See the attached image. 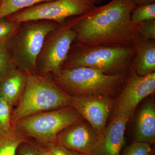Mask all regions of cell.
I'll list each match as a JSON object with an SVG mask.
<instances>
[{"label": "cell", "mask_w": 155, "mask_h": 155, "mask_svg": "<svg viewBox=\"0 0 155 155\" xmlns=\"http://www.w3.org/2000/svg\"><path fill=\"white\" fill-rule=\"evenodd\" d=\"M135 6L130 0H111L65 22L75 31L78 43L134 46L140 37L138 24H134L130 18Z\"/></svg>", "instance_id": "1"}, {"label": "cell", "mask_w": 155, "mask_h": 155, "mask_svg": "<svg viewBox=\"0 0 155 155\" xmlns=\"http://www.w3.org/2000/svg\"><path fill=\"white\" fill-rule=\"evenodd\" d=\"M25 90L11 114L12 127L20 119L41 112L71 107L72 97L45 75L26 72Z\"/></svg>", "instance_id": "2"}, {"label": "cell", "mask_w": 155, "mask_h": 155, "mask_svg": "<svg viewBox=\"0 0 155 155\" xmlns=\"http://www.w3.org/2000/svg\"><path fill=\"white\" fill-rule=\"evenodd\" d=\"M135 54L133 46L87 45L73 44L62 69L89 67L107 75L127 72Z\"/></svg>", "instance_id": "3"}, {"label": "cell", "mask_w": 155, "mask_h": 155, "mask_svg": "<svg viewBox=\"0 0 155 155\" xmlns=\"http://www.w3.org/2000/svg\"><path fill=\"white\" fill-rule=\"evenodd\" d=\"M127 72L107 75L89 67H71L61 69L53 81L70 95L102 94L111 97L123 86Z\"/></svg>", "instance_id": "4"}, {"label": "cell", "mask_w": 155, "mask_h": 155, "mask_svg": "<svg viewBox=\"0 0 155 155\" xmlns=\"http://www.w3.org/2000/svg\"><path fill=\"white\" fill-rule=\"evenodd\" d=\"M59 24L54 21L36 20L22 23L8 42L12 59L17 68L36 73L37 58L48 34Z\"/></svg>", "instance_id": "5"}, {"label": "cell", "mask_w": 155, "mask_h": 155, "mask_svg": "<svg viewBox=\"0 0 155 155\" xmlns=\"http://www.w3.org/2000/svg\"><path fill=\"white\" fill-rule=\"evenodd\" d=\"M83 119L70 106L27 116L19 120L13 127L46 145L57 141L62 130Z\"/></svg>", "instance_id": "6"}, {"label": "cell", "mask_w": 155, "mask_h": 155, "mask_svg": "<svg viewBox=\"0 0 155 155\" xmlns=\"http://www.w3.org/2000/svg\"><path fill=\"white\" fill-rule=\"evenodd\" d=\"M104 0H55L23 9L6 18L17 23L48 20L61 25L67 19L86 14Z\"/></svg>", "instance_id": "7"}, {"label": "cell", "mask_w": 155, "mask_h": 155, "mask_svg": "<svg viewBox=\"0 0 155 155\" xmlns=\"http://www.w3.org/2000/svg\"><path fill=\"white\" fill-rule=\"evenodd\" d=\"M76 38L74 31L65 22L48 34L37 61L38 75L45 76L50 73L54 76L57 75Z\"/></svg>", "instance_id": "8"}, {"label": "cell", "mask_w": 155, "mask_h": 155, "mask_svg": "<svg viewBox=\"0 0 155 155\" xmlns=\"http://www.w3.org/2000/svg\"><path fill=\"white\" fill-rule=\"evenodd\" d=\"M116 104V113L133 116L140 103L155 91V72L139 75L132 68L128 72Z\"/></svg>", "instance_id": "9"}, {"label": "cell", "mask_w": 155, "mask_h": 155, "mask_svg": "<svg viewBox=\"0 0 155 155\" xmlns=\"http://www.w3.org/2000/svg\"><path fill=\"white\" fill-rule=\"evenodd\" d=\"M72 107L101 139L114 105L112 97L102 94L71 95Z\"/></svg>", "instance_id": "10"}, {"label": "cell", "mask_w": 155, "mask_h": 155, "mask_svg": "<svg viewBox=\"0 0 155 155\" xmlns=\"http://www.w3.org/2000/svg\"><path fill=\"white\" fill-rule=\"evenodd\" d=\"M101 140V137L91 126L81 121L62 130L57 141L82 155H94Z\"/></svg>", "instance_id": "11"}, {"label": "cell", "mask_w": 155, "mask_h": 155, "mask_svg": "<svg viewBox=\"0 0 155 155\" xmlns=\"http://www.w3.org/2000/svg\"><path fill=\"white\" fill-rule=\"evenodd\" d=\"M130 118L116 113L114 119L106 127L99 145L94 155H119L125 143L126 124Z\"/></svg>", "instance_id": "12"}, {"label": "cell", "mask_w": 155, "mask_h": 155, "mask_svg": "<svg viewBox=\"0 0 155 155\" xmlns=\"http://www.w3.org/2000/svg\"><path fill=\"white\" fill-rule=\"evenodd\" d=\"M135 54L131 68L139 75L144 76L155 71V40L139 37L134 45Z\"/></svg>", "instance_id": "13"}, {"label": "cell", "mask_w": 155, "mask_h": 155, "mask_svg": "<svg viewBox=\"0 0 155 155\" xmlns=\"http://www.w3.org/2000/svg\"><path fill=\"white\" fill-rule=\"evenodd\" d=\"M27 73L17 68L0 81V95L11 106L18 104L22 97L27 81Z\"/></svg>", "instance_id": "14"}, {"label": "cell", "mask_w": 155, "mask_h": 155, "mask_svg": "<svg viewBox=\"0 0 155 155\" xmlns=\"http://www.w3.org/2000/svg\"><path fill=\"white\" fill-rule=\"evenodd\" d=\"M135 141L153 144L155 142V107L152 102L145 104L139 115Z\"/></svg>", "instance_id": "15"}, {"label": "cell", "mask_w": 155, "mask_h": 155, "mask_svg": "<svg viewBox=\"0 0 155 155\" xmlns=\"http://www.w3.org/2000/svg\"><path fill=\"white\" fill-rule=\"evenodd\" d=\"M28 137L16 128L0 130V155H16L20 145L28 141Z\"/></svg>", "instance_id": "16"}, {"label": "cell", "mask_w": 155, "mask_h": 155, "mask_svg": "<svg viewBox=\"0 0 155 155\" xmlns=\"http://www.w3.org/2000/svg\"><path fill=\"white\" fill-rule=\"evenodd\" d=\"M54 1L55 0H2L0 3V19L6 18L23 9Z\"/></svg>", "instance_id": "17"}, {"label": "cell", "mask_w": 155, "mask_h": 155, "mask_svg": "<svg viewBox=\"0 0 155 155\" xmlns=\"http://www.w3.org/2000/svg\"><path fill=\"white\" fill-rule=\"evenodd\" d=\"M17 68L12 59L8 42L0 45V81Z\"/></svg>", "instance_id": "18"}, {"label": "cell", "mask_w": 155, "mask_h": 155, "mask_svg": "<svg viewBox=\"0 0 155 155\" xmlns=\"http://www.w3.org/2000/svg\"><path fill=\"white\" fill-rule=\"evenodd\" d=\"M131 20L138 25L142 22L155 19V3L136 6L131 14Z\"/></svg>", "instance_id": "19"}, {"label": "cell", "mask_w": 155, "mask_h": 155, "mask_svg": "<svg viewBox=\"0 0 155 155\" xmlns=\"http://www.w3.org/2000/svg\"><path fill=\"white\" fill-rule=\"evenodd\" d=\"M21 24L6 18L0 19V45L8 42Z\"/></svg>", "instance_id": "20"}, {"label": "cell", "mask_w": 155, "mask_h": 155, "mask_svg": "<svg viewBox=\"0 0 155 155\" xmlns=\"http://www.w3.org/2000/svg\"><path fill=\"white\" fill-rule=\"evenodd\" d=\"M12 106L0 95V130L8 131L12 128L11 123Z\"/></svg>", "instance_id": "21"}, {"label": "cell", "mask_w": 155, "mask_h": 155, "mask_svg": "<svg viewBox=\"0 0 155 155\" xmlns=\"http://www.w3.org/2000/svg\"><path fill=\"white\" fill-rule=\"evenodd\" d=\"M151 153L150 144L135 141L127 147L123 155H151Z\"/></svg>", "instance_id": "22"}, {"label": "cell", "mask_w": 155, "mask_h": 155, "mask_svg": "<svg viewBox=\"0 0 155 155\" xmlns=\"http://www.w3.org/2000/svg\"><path fill=\"white\" fill-rule=\"evenodd\" d=\"M138 32L142 38L155 40V19L138 24Z\"/></svg>", "instance_id": "23"}, {"label": "cell", "mask_w": 155, "mask_h": 155, "mask_svg": "<svg viewBox=\"0 0 155 155\" xmlns=\"http://www.w3.org/2000/svg\"><path fill=\"white\" fill-rule=\"evenodd\" d=\"M54 155H82L69 149L58 141L46 145Z\"/></svg>", "instance_id": "24"}, {"label": "cell", "mask_w": 155, "mask_h": 155, "mask_svg": "<svg viewBox=\"0 0 155 155\" xmlns=\"http://www.w3.org/2000/svg\"><path fill=\"white\" fill-rule=\"evenodd\" d=\"M16 155H39V154L36 145L27 141L20 145Z\"/></svg>", "instance_id": "25"}, {"label": "cell", "mask_w": 155, "mask_h": 155, "mask_svg": "<svg viewBox=\"0 0 155 155\" xmlns=\"http://www.w3.org/2000/svg\"><path fill=\"white\" fill-rule=\"evenodd\" d=\"M36 146L39 155H54L50 150L47 147H43L36 145Z\"/></svg>", "instance_id": "26"}, {"label": "cell", "mask_w": 155, "mask_h": 155, "mask_svg": "<svg viewBox=\"0 0 155 155\" xmlns=\"http://www.w3.org/2000/svg\"><path fill=\"white\" fill-rule=\"evenodd\" d=\"M135 6L149 5L155 3V0H130Z\"/></svg>", "instance_id": "27"}, {"label": "cell", "mask_w": 155, "mask_h": 155, "mask_svg": "<svg viewBox=\"0 0 155 155\" xmlns=\"http://www.w3.org/2000/svg\"><path fill=\"white\" fill-rule=\"evenodd\" d=\"M2 0H0V3H1V2H2Z\"/></svg>", "instance_id": "28"}, {"label": "cell", "mask_w": 155, "mask_h": 155, "mask_svg": "<svg viewBox=\"0 0 155 155\" xmlns=\"http://www.w3.org/2000/svg\"></svg>", "instance_id": "29"}]
</instances>
